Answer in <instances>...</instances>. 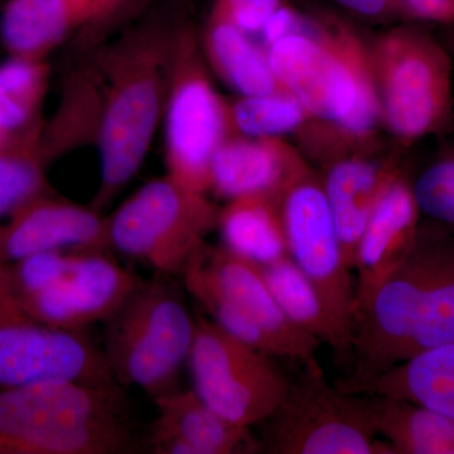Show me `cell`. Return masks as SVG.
Wrapping results in <instances>:
<instances>
[{"mask_svg":"<svg viewBox=\"0 0 454 454\" xmlns=\"http://www.w3.org/2000/svg\"><path fill=\"white\" fill-rule=\"evenodd\" d=\"M454 342V227L419 225L399 267L354 317L348 378L361 393L411 357Z\"/></svg>","mask_w":454,"mask_h":454,"instance_id":"6da1fadb","label":"cell"},{"mask_svg":"<svg viewBox=\"0 0 454 454\" xmlns=\"http://www.w3.org/2000/svg\"><path fill=\"white\" fill-rule=\"evenodd\" d=\"M178 32L137 27L106 51L98 122L100 186L91 207L101 212L137 175L166 110Z\"/></svg>","mask_w":454,"mask_h":454,"instance_id":"7a4b0ae2","label":"cell"},{"mask_svg":"<svg viewBox=\"0 0 454 454\" xmlns=\"http://www.w3.org/2000/svg\"><path fill=\"white\" fill-rule=\"evenodd\" d=\"M134 448L121 385L0 387V454H121Z\"/></svg>","mask_w":454,"mask_h":454,"instance_id":"3957f363","label":"cell"},{"mask_svg":"<svg viewBox=\"0 0 454 454\" xmlns=\"http://www.w3.org/2000/svg\"><path fill=\"white\" fill-rule=\"evenodd\" d=\"M269 65L309 118L343 136L365 139L381 121L370 53L340 25L316 35L295 31L269 46Z\"/></svg>","mask_w":454,"mask_h":454,"instance_id":"277c9868","label":"cell"},{"mask_svg":"<svg viewBox=\"0 0 454 454\" xmlns=\"http://www.w3.org/2000/svg\"><path fill=\"white\" fill-rule=\"evenodd\" d=\"M106 354L114 380L157 397L176 389L196 333V317L177 284L143 280L106 321Z\"/></svg>","mask_w":454,"mask_h":454,"instance_id":"5b68a950","label":"cell"},{"mask_svg":"<svg viewBox=\"0 0 454 454\" xmlns=\"http://www.w3.org/2000/svg\"><path fill=\"white\" fill-rule=\"evenodd\" d=\"M370 53L381 121L403 145L447 130L453 118L452 59L420 27H396Z\"/></svg>","mask_w":454,"mask_h":454,"instance_id":"8992f818","label":"cell"},{"mask_svg":"<svg viewBox=\"0 0 454 454\" xmlns=\"http://www.w3.org/2000/svg\"><path fill=\"white\" fill-rule=\"evenodd\" d=\"M220 208L167 175L139 188L106 217L107 249L160 277L182 276L216 229Z\"/></svg>","mask_w":454,"mask_h":454,"instance_id":"52a82bcc","label":"cell"},{"mask_svg":"<svg viewBox=\"0 0 454 454\" xmlns=\"http://www.w3.org/2000/svg\"><path fill=\"white\" fill-rule=\"evenodd\" d=\"M289 382L265 420L262 450L270 454H395L378 439L369 395L333 385L316 358Z\"/></svg>","mask_w":454,"mask_h":454,"instance_id":"ba28073f","label":"cell"},{"mask_svg":"<svg viewBox=\"0 0 454 454\" xmlns=\"http://www.w3.org/2000/svg\"><path fill=\"white\" fill-rule=\"evenodd\" d=\"M164 114L167 175L206 195L212 158L230 136L229 112L212 86L190 31H179L176 38Z\"/></svg>","mask_w":454,"mask_h":454,"instance_id":"9c48e42d","label":"cell"},{"mask_svg":"<svg viewBox=\"0 0 454 454\" xmlns=\"http://www.w3.org/2000/svg\"><path fill=\"white\" fill-rule=\"evenodd\" d=\"M188 363L197 395L229 422L247 428L273 414L291 382L271 356L203 316L196 317Z\"/></svg>","mask_w":454,"mask_h":454,"instance_id":"30bf717a","label":"cell"},{"mask_svg":"<svg viewBox=\"0 0 454 454\" xmlns=\"http://www.w3.org/2000/svg\"><path fill=\"white\" fill-rule=\"evenodd\" d=\"M43 380L118 384L103 348L82 331L52 327L29 315L0 267V387Z\"/></svg>","mask_w":454,"mask_h":454,"instance_id":"8fae6325","label":"cell"},{"mask_svg":"<svg viewBox=\"0 0 454 454\" xmlns=\"http://www.w3.org/2000/svg\"><path fill=\"white\" fill-rule=\"evenodd\" d=\"M280 206L289 258L313 284L351 345L354 271L343 255L321 179L309 170L286 190Z\"/></svg>","mask_w":454,"mask_h":454,"instance_id":"7c38bea8","label":"cell"},{"mask_svg":"<svg viewBox=\"0 0 454 454\" xmlns=\"http://www.w3.org/2000/svg\"><path fill=\"white\" fill-rule=\"evenodd\" d=\"M182 277L190 294L203 292L215 295L264 328L282 345L286 358L301 364L316 358L322 343L284 315L258 265L229 252L223 245L203 244Z\"/></svg>","mask_w":454,"mask_h":454,"instance_id":"4fadbf2b","label":"cell"},{"mask_svg":"<svg viewBox=\"0 0 454 454\" xmlns=\"http://www.w3.org/2000/svg\"><path fill=\"white\" fill-rule=\"evenodd\" d=\"M107 250H82L59 282L18 298L32 317L52 327L83 331L109 319L142 282Z\"/></svg>","mask_w":454,"mask_h":454,"instance_id":"5bb4252c","label":"cell"},{"mask_svg":"<svg viewBox=\"0 0 454 454\" xmlns=\"http://www.w3.org/2000/svg\"><path fill=\"white\" fill-rule=\"evenodd\" d=\"M52 250H109L106 217L50 192L0 223V267Z\"/></svg>","mask_w":454,"mask_h":454,"instance_id":"9a60e30c","label":"cell"},{"mask_svg":"<svg viewBox=\"0 0 454 454\" xmlns=\"http://www.w3.org/2000/svg\"><path fill=\"white\" fill-rule=\"evenodd\" d=\"M419 217L413 188L402 173L382 196L358 240L352 267L356 277L354 317L404 260L419 229Z\"/></svg>","mask_w":454,"mask_h":454,"instance_id":"2e32d148","label":"cell"},{"mask_svg":"<svg viewBox=\"0 0 454 454\" xmlns=\"http://www.w3.org/2000/svg\"><path fill=\"white\" fill-rule=\"evenodd\" d=\"M309 170L282 138L229 136L212 158L208 191L227 201L245 196L283 197Z\"/></svg>","mask_w":454,"mask_h":454,"instance_id":"e0dca14e","label":"cell"},{"mask_svg":"<svg viewBox=\"0 0 454 454\" xmlns=\"http://www.w3.org/2000/svg\"><path fill=\"white\" fill-rule=\"evenodd\" d=\"M402 173L396 157L373 160L351 155L333 160L325 178L321 179L349 268L354 267L355 252L367 221Z\"/></svg>","mask_w":454,"mask_h":454,"instance_id":"ac0fdd59","label":"cell"},{"mask_svg":"<svg viewBox=\"0 0 454 454\" xmlns=\"http://www.w3.org/2000/svg\"><path fill=\"white\" fill-rule=\"evenodd\" d=\"M158 417L152 428L184 442L192 454H252L262 447L247 427L221 417L195 390H175L154 399Z\"/></svg>","mask_w":454,"mask_h":454,"instance_id":"d6986e66","label":"cell"},{"mask_svg":"<svg viewBox=\"0 0 454 454\" xmlns=\"http://www.w3.org/2000/svg\"><path fill=\"white\" fill-rule=\"evenodd\" d=\"M88 22L74 0H9L0 17V38L11 56L44 59Z\"/></svg>","mask_w":454,"mask_h":454,"instance_id":"ffe728a7","label":"cell"},{"mask_svg":"<svg viewBox=\"0 0 454 454\" xmlns=\"http://www.w3.org/2000/svg\"><path fill=\"white\" fill-rule=\"evenodd\" d=\"M282 199L260 195L229 201L217 221L223 247L260 267L288 258Z\"/></svg>","mask_w":454,"mask_h":454,"instance_id":"44dd1931","label":"cell"},{"mask_svg":"<svg viewBox=\"0 0 454 454\" xmlns=\"http://www.w3.org/2000/svg\"><path fill=\"white\" fill-rule=\"evenodd\" d=\"M367 395L376 434L390 444L394 453L454 454L453 418L411 400Z\"/></svg>","mask_w":454,"mask_h":454,"instance_id":"7402d4cb","label":"cell"},{"mask_svg":"<svg viewBox=\"0 0 454 454\" xmlns=\"http://www.w3.org/2000/svg\"><path fill=\"white\" fill-rule=\"evenodd\" d=\"M258 267L284 315L333 349L336 360L348 367L351 345L340 333L319 293L292 259L288 256Z\"/></svg>","mask_w":454,"mask_h":454,"instance_id":"603a6c76","label":"cell"},{"mask_svg":"<svg viewBox=\"0 0 454 454\" xmlns=\"http://www.w3.org/2000/svg\"><path fill=\"white\" fill-rule=\"evenodd\" d=\"M203 50L215 73L239 94L286 92L274 76L267 53L260 51L247 33L223 18L210 14Z\"/></svg>","mask_w":454,"mask_h":454,"instance_id":"cb8c5ba5","label":"cell"},{"mask_svg":"<svg viewBox=\"0 0 454 454\" xmlns=\"http://www.w3.org/2000/svg\"><path fill=\"white\" fill-rule=\"evenodd\" d=\"M361 393L411 400L454 419V342L399 364Z\"/></svg>","mask_w":454,"mask_h":454,"instance_id":"d4e9b609","label":"cell"},{"mask_svg":"<svg viewBox=\"0 0 454 454\" xmlns=\"http://www.w3.org/2000/svg\"><path fill=\"white\" fill-rule=\"evenodd\" d=\"M49 79L44 59L11 56L0 64V129L12 137L40 129L38 114Z\"/></svg>","mask_w":454,"mask_h":454,"instance_id":"484cf974","label":"cell"},{"mask_svg":"<svg viewBox=\"0 0 454 454\" xmlns=\"http://www.w3.org/2000/svg\"><path fill=\"white\" fill-rule=\"evenodd\" d=\"M41 129L0 149V223L18 208L52 192L46 178L49 162L41 148Z\"/></svg>","mask_w":454,"mask_h":454,"instance_id":"4316f807","label":"cell"},{"mask_svg":"<svg viewBox=\"0 0 454 454\" xmlns=\"http://www.w3.org/2000/svg\"><path fill=\"white\" fill-rule=\"evenodd\" d=\"M230 136L280 138L297 130L309 118L300 101L288 92L241 95L227 104Z\"/></svg>","mask_w":454,"mask_h":454,"instance_id":"83f0119b","label":"cell"},{"mask_svg":"<svg viewBox=\"0 0 454 454\" xmlns=\"http://www.w3.org/2000/svg\"><path fill=\"white\" fill-rule=\"evenodd\" d=\"M411 188L420 215L433 223L454 227V151L430 163Z\"/></svg>","mask_w":454,"mask_h":454,"instance_id":"f1b7e54d","label":"cell"},{"mask_svg":"<svg viewBox=\"0 0 454 454\" xmlns=\"http://www.w3.org/2000/svg\"><path fill=\"white\" fill-rule=\"evenodd\" d=\"M80 252L82 250H52L35 254L12 264L2 265L3 273L18 298L28 297L62 279Z\"/></svg>","mask_w":454,"mask_h":454,"instance_id":"f546056e","label":"cell"},{"mask_svg":"<svg viewBox=\"0 0 454 454\" xmlns=\"http://www.w3.org/2000/svg\"><path fill=\"white\" fill-rule=\"evenodd\" d=\"M283 5V0H214L211 14L223 18L247 35H252L262 32L268 20Z\"/></svg>","mask_w":454,"mask_h":454,"instance_id":"4dcf8cb0","label":"cell"},{"mask_svg":"<svg viewBox=\"0 0 454 454\" xmlns=\"http://www.w3.org/2000/svg\"><path fill=\"white\" fill-rule=\"evenodd\" d=\"M400 16L418 22L450 25L454 22V0H399Z\"/></svg>","mask_w":454,"mask_h":454,"instance_id":"1f68e13d","label":"cell"},{"mask_svg":"<svg viewBox=\"0 0 454 454\" xmlns=\"http://www.w3.org/2000/svg\"><path fill=\"white\" fill-rule=\"evenodd\" d=\"M298 26H300V20H298L297 14L284 4L282 8L278 9L277 13L268 20L267 25L262 29V38L268 47L271 46L280 38L298 31Z\"/></svg>","mask_w":454,"mask_h":454,"instance_id":"d6a6232c","label":"cell"},{"mask_svg":"<svg viewBox=\"0 0 454 454\" xmlns=\"http://www.w3.org/2000/svg\"><path fill=\"white\" fill-rule=\"evenodd\" d=\"M149 0H106V7L100 16L90 23V28L100 29L103 27H109L114 23L121 22V18L130 17L131 13L138 11L148 3Z\"/></svg>","mask_w":454,"mask_h":454,"instance_id":"836d02e7","label":"cell"},{"mask_svg":"<svg viewBox=\"0 0 454 454\" xmlns=\"http://www.w3.org/2000/svg\"><path fill=\"white\" fill-rule=\"evenodd\" d=\"M343 8L367 18L400 14L399 0H334Z\"/></svg>","mask_w":454,"mask_h":454,"instance_id":"e575fe53","label":"cell"},{"mask_svg":"<svg viewBox=\"0 0 454 454\" xmlns=\"http://www.w3.org/2000/svg\"><path fill=\"white\" fill-rule=\"evenodd\" d=\"M74 2L88 14L89 22L86 25L88 27L90 23L94 22L100 16L101 12L106 7V0H74Z\"/></svg>","mask_w":454,"mask_h":454,"instance_id":"d590c367","label":"cell"},{"mask_svg":"<svg viewBox=\"0 0 454 454\" xmlns=\"http://www.w3.org/2000/svg\"><path fill=\"white\" fill-rule=\"evenodd\" d=\"M33 131H31V133H33ZM31 133L26 134V136L23 137H12L9 136V134L4 133V131H3L2 129H0V149L7 148V146L14 145V143L20 142V139L26 138V137L29 136V134Z\"/></svg>","mask_w":454,"mask_h":454,"instance_id":"8d00e7d4","label":"cell"},{"mask_svg":"<svg viewBox=\"0 0 454 454\" xmlns=\"http://www.w3.org/2000/svg\"><path fill=\"white\" fill-rule=\"evenodd\" d=\"M453 52H454V41H453Z\"/></svg>","mask_w":454,"mask_h":454,"instance_id":"74e56055","label":"cell"}]
</instances>
